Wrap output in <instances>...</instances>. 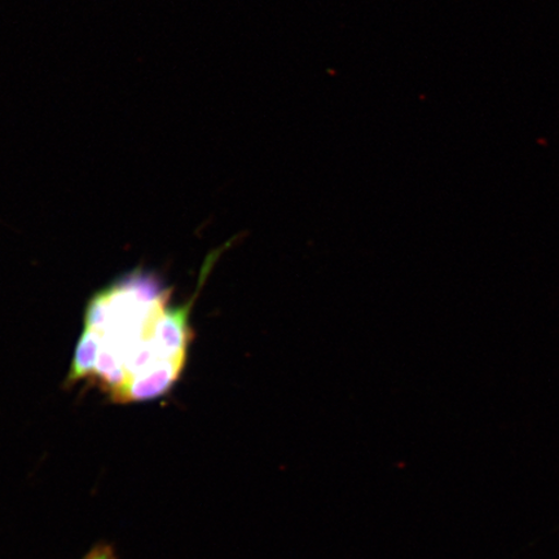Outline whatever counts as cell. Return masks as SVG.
Returning a JSON list of instances; mask_svg holds the SVG:
<instances>
[{
	"mask_svg": "<svg viewBox=\"0 0 559 559\" xmlns=\"http://www.w3.org/2000/svg\"><path fill=\"white\" fill-rule=\"evenodd\" d=\"M225 247L201 269L199 289L185 304L155 272L134 270L90 298L67 382L87 383L116 404L158 400L185 373L194 340L192 310Z\"/></svg>",
	"mask_w": 559,
	"mask_h": 559,
	"instance_id": "cell-1",
	"label": "cell"
},
{
	"mask_svg": "<svg viewBox=\"0 0 559 559\" xmlns=\"http://www.w3.org/2000/svg\"><path fill=\"white\" fill-rule=\"evenodd\" d=\"M82 559H117L114 548L107 544L97 545L90 554Z\"/></svg>",
	"mask_w": 559,
	"mask_h": 559,
	"instance_id": "cell-2",
	"label": "cell"
}]
</instances>
